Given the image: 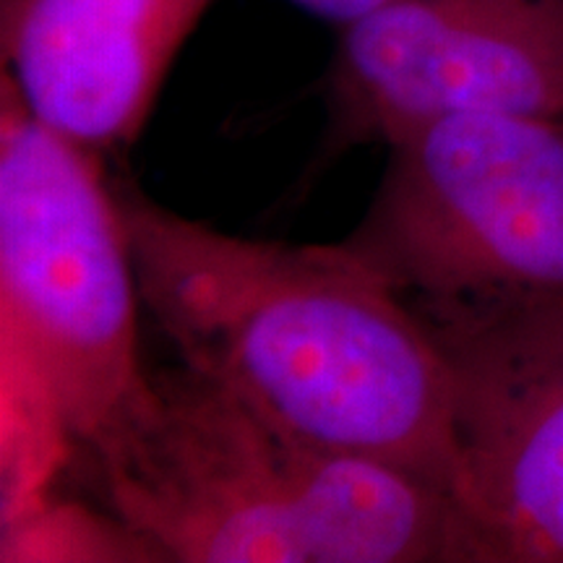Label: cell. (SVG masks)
I'll list each match as a JSON object with an SVG mask.
<instances>
[{"instance_id": "obj_3", "label": "cell", "mask_w": 563, "mask_h": 563, "mask_svg": "<svg viewBox=\"0 0 563 563\" xmlns=\"http://www.w3.org/2000/svg\"><path fill=\"white\" fill-rule=\"evenodd\" d=\"M3 347L89 443L144 378L129 238L97 152L40 121L0 79Z\"/></svg>"}, {"instance_id": "obj_5", "label": "cell", "mask_w": 563, "mask_h": 563, "mask_svg": "<svg viewBox=\"0 0 563 563\" xmlns=\"http://www.w3.org/2000/svg\"><path fill=\"white\" fill-rule=\"evenodd\" d=\"M412 311L452 373L464 561L563 563V298Z\"/></svg>"}, {"instance_id": "obj_1", "label": "cell", "mask_w": 563, "mask_h": 563, "mask_svg": "<svg viewBox=\"0 0 563 563\" xmlns=\"http://www.w3.org/2000/svg\"><path fill=\"white\" fill-rule=\"evenodd\" d=\"M110 183L141 302L188 368L316 446L452 496V373L382 274L342 243L228 235Z\"/></svg>"}, {"instance_id": "obj_8", "label": "cell", "mask_w": 563, "mask_h": 563, "mask_svg": "<svg viewBox=\"0 0 563 563\" xmlns=\"http://www.w3.org/2000/svg\"><path fill=\"white\" fill-rule=\"evenodd\" d=\"M0 561H159L165 553L146 534L112 514L42 498L21 517L3 522Z\"/></svg>"}, {"instance_id": "obj_6", "label": "cell", "mask_w": 563, "mask_h": 563, "mask_svg": "<svg viewBox=\"0 0 563 563\" xmlns=\"http://www.w3.org/2000/svg\"><path fill=\"white\" fill-rule=\"evenodd\" d=\"M327 157L470 112H563V0H399L344 26Z\"/></svg>"}, {"instance_id": "obj_7", "label": "cell", "mask_w": 563, "mask_h": 563, "mask_svg": "<svg viewBox=\"0 0 563 563\" xmlns=\"http://www.w3.org/2000/svg\"><path fill=\"white\" fill-rule=\"evenodd\" d=\"M209 0H0L3 74L40 121L95 152L136 141Z\"/></svg>"}, {"instance_id": "obj_9", "label": "cell", "mask_w": 563, "mask_h": 563, "mask_svg": "<svg viewBox=\"0 0 563 563\" xmlns=\"http://www.w3.org/2000/svg\"><path fill=\"white\" fill-rule=\"evenodd\" d=\"M290 3L316 19L332 21V24L344 30V26L371 16V13L386 9V5L399 3V0H290Z\"/></svg>"}, {"instance_id": "obj_2", "label": "cell", "mask_w": 563, "mask_h": 563, "mask_svg": "<svg viewBox=\"0 0 563 563\" xmlns=\"http://www.w3.org/2000/svg\"><path fill=\"white\" fill-rule=\"evenodd\" d=\"M84 449L167 561H464L446 490L316 446L186 363L144 373Z\"/></svg>"}, {"instance_id": "obj_4", "label": "cell", "mask_w": 563, "mask_h": 563, "mask_svg": "<svg viewBox=\"0 0 563 563\" xmlns=\"http://www.w3.org/2000/svg\"><path fill=\"white\" fill-rule=\"evenodd\" d=\"M342 245L412 308L563 298V112H470L389 146Z\"/></svg>"}]
</instances>
